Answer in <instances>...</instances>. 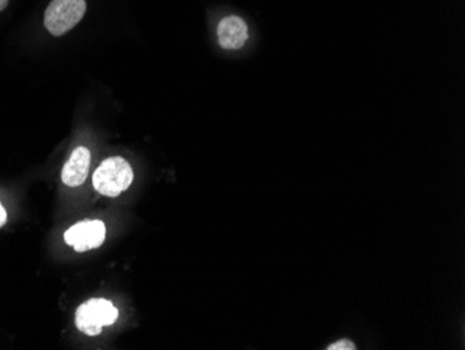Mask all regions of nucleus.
Returning a JSON list of instances; mask_svg holds the SVG:
<instances>
[{
	"label": "nucleus",
	"mask_w": 465,
	"mask_h": 350,
	"mask_svg": "<svg viewBox=\"0 0 465 350\" xmlns=\"http://www.w3.org/2000/svg\"><path fill=\"white\" fill-rule=\"evenodd\" d=\"M133 169L125 158L111 156L105 159L94 173L92 182L96 192L108 197H118L132 186Z\"/></svg>",
	"instance_id": "nucleus-1"
},
{
	"label": "nucleus",
	"mask_w": 465,
	"mask_h": 350,
	"mask_svg": "<svg viewBox=\"0 0 465 350\" xmlns=\"http://www.w3.org/2000/svg\"><path fill=\"white\" fill-rule=\"evenodd\" d=\"M86 0H52L43 14V26L53 37H62L86 16Z\"/></svg>",
	"instance_id": "nucleus-2"
},
{
	"label": "nucleus",
	"mask_w": 465,
	"mask_h": 350,
	"mask_svg": "<svg viewBox=\"0 0 465 350\" xmlns=\"http://www.w3.org/2000/svg\"><path fill=\"white\" fill-rule=\"evenodd\" d=\"M118 317V308L105 299H91L81 304L76 314V324L81 332L95 337L101 334L102 327L115 324Z\"/></svg>",
	"instance_id": "nucleus-3"
},
{
	"label": "nucleus",
	"mask_w": 465,
	"mask_h": 350,
	"mask_svg": "<svg viewBox=\"0 0 465 350\" xmlns=\"http://www.w3.org/2000/svg\"><path fill=\"white\" fill-rule=\"evenodd\" d=\"M106 236V228L101 221H82L72 226L65 235L67 245L79 253L99 247Z\"/></svg>",
	"instance_id": "nucleus-4"
},
{
	"label": "nucleus",
	"mask_w": 465,
	"mask_h": 350,
	"mask_svg": "<svg viewBox=\"0 0 465 350\" xmlns=\"http://www.w3.org/2000/svg\"><path fill=\"white\" fill-rule=\"evenodd\" d=\"M217 40L223 49H241L248 41V26L241 17H225L217 26Z\"/></svg>",
	"instance_id": "nucleus-5"
},
{
	"label": "nucleus",
	"mask_w": 465,
	"mask_h": 350,
	"mask_svg": "<svg viewBox=\"0 0 465 350\" xmlns=\"http://www.w3.org/2000/svg\"><path fill=\"white\" fill-rule=\"evenodd\" d=\"M91 152L86 147H77L72 152L66 165L63 166L62 180L69 187H79L88 176Z\"/></svg>",
	"instance_id": "nucleus-6"
},
{
	"label": "nucleus",
	"mask_w": 465,
	"mask_h": 350,
	"mask_svg": "<svg viewBox=\"0 0 465 350\" xmlns=\"http://www.w3.org/2000/svg\"><path fill=\"white\" fill-rule=\"evenodd\" d=\"M328 350H355L357 349V346H355L354 342L353 340L347 339V338H343V339H339L338 342H334V344L329 345L328 347H326Z\"/></svg>",
	"instance_id": "nucleus-7"
},
{
	"label": "nucleus",
	"mask_w": 465,
	"mask_h": 350,
	"mask_svg": "<svg viewBox=\"0 0 465 350\" xmlns=\"http://www.w3.org/2000/svg\"><path fill=\"white\" fill-rule=\"evenodd\" d=\"M6 209H4V205L0 204V228H2V226L4 225V222H6Z\"/></svg>",
	"instance_id": "nucleus-8"
},
{
	"label": "nucleus",
	"mask_w": 465,
	"mask_h": 350,
	"mask_svg": "<svg viewBox=\"0 0 465 350\" xmlns=\"http://www.w3.org/2000/svg\"><path fill=\"white\" fill-rule=\"evenodd\" d=\"M9 2H11V0H0V11H4V9H6Z\"/></svg>",
	"instance_id": "nucleus-9"
}]
</instances>
